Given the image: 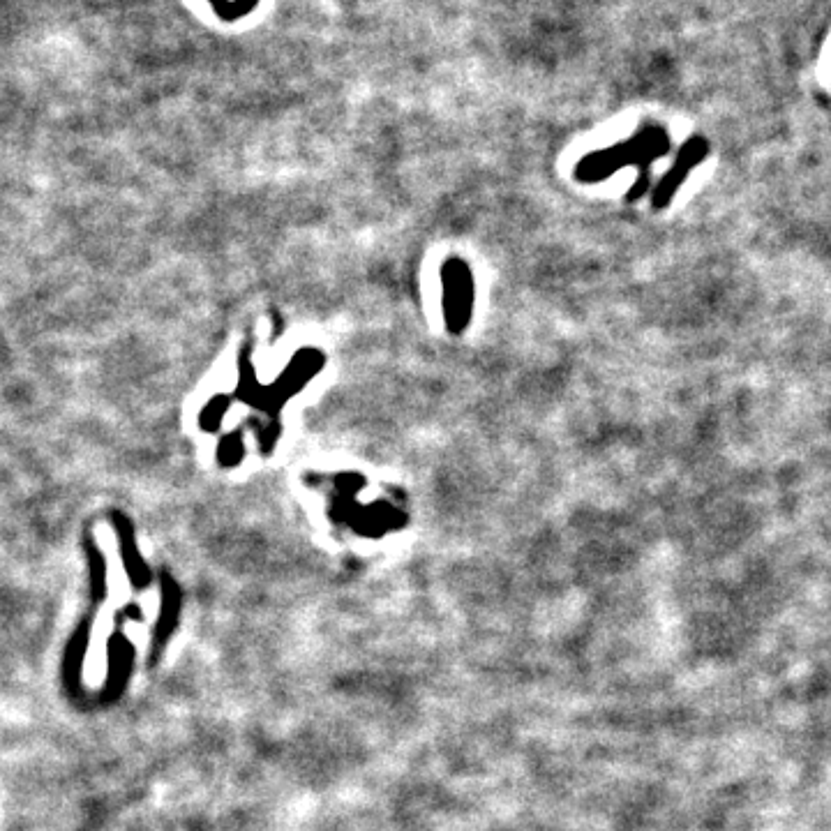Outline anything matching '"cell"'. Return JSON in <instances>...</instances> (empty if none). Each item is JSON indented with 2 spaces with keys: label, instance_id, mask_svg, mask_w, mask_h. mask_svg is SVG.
Returning <instances> with one entry per match:
<instances>
[{
  "label": "cell",
  "instance_id": "obj_1",
  "mask_svg": "<svg viewBox=\"0 0 831 831\" xmlns=\"http://www.w3.org/2000/svg\"><path fill=\"white\" fill-rule=\"evenodd\" d=\"M668 148H670V139L663 127H658V125L642 127L633 139L621 141V144H615L610 148H603V151H596V153H589L582 157V160L578 162V167H575V178L587 185L601 183L605 181V178L615 176L617 171L628 167V164H635V167L640 169V176L631 190H628L626 201H638L642 197H647V190L651 183V176H649L651 164H654L656 160H661V157L668 153Z\"/></svg>",
  "mask_w": 831,
  "mask_h": 831
},
{
  "label": "cell",
  "instance_id": "obj_2",
  "mask_svg": "<svg viewBox=\"0 0 831 831\" xmlns=\"http://www.w3.org/2000/svg\"><path fill=\"white\" fill-rule=\"evenodd\" d=\"M707 155H709V141L707 139H702V137L688 139L686 144L681 146L675 164H672V167L665 171V176L654 187V194H651V206H654L656 211H663V208H668L670 201L675 199V194L679 192V187L684 185L686 178L691 176V171L698 167V164L705 160Z\"/></svg>",
  "mask_w": 831,
  "mask_h": 831
}]
</instances>
